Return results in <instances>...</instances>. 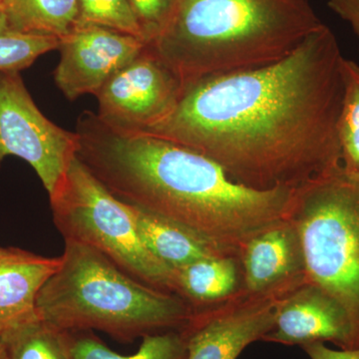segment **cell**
I'll return each mask as SVG.
<instances>
[{
	"instance_id": "obj_1",
	"label": "cell",
	"mask_w": 359,
	"mask_h": 359,
	"mask_svg": "<svg viewBox=\"0 0 359 359\" xmlns=\"http://www.w3.org/2000/svg\"><path fill=\"white\" fill-rule=\"evenodd\" d=\"M342 58L323 25L273 65L184 84L172 112L142 133L208 156L241 185L297 190L341 167Z\"/></svg>"
},
{
	"instance_id": "obj_2",
	"label": "cell",
	"mask_w": 359,
	"mask_h": 359,
	"mask_svg": "<svg viewBox=\"0 0 359 359\" xmlns=\"http://www.w3.org/2000/svg\"><path fill=\"white\" fill-rule=\"evenodd\" d=\"M76 134L78 160L112 195L179 224L224 257L240 261L252 238L292 215L295 190L241 185L176 142L111 128L90 111L78 118Z\"/></svg>"
},
{
	"instance_id": "obj_3",
	"label": "cell",
	"mask_w": 359,
	"mask_h": 359,
	"mask_svg": "<svg viewBox=\"0 0 359 359\" xmlns=\"http://www.w3.org/2000/svg\"><path fill=\"white\" fill-rule=\"evenodd\" d=\"M323 25L309 0H178L148 46L185 84L273 65Z\"/></svg>"
},
{
	"instance_id": "obj_4",
	"label": "cell",
	"mask_w": 359,
	"mask_h": 359,
	"mask_svg": "<svg viewBox=\"0 0 359 359\" xmlns=\"http://www.w3.org/2000/svg\"><path fill=\"white\" fill-rule=\"evenodd\" d=\"M60 266L37 297L40 318L65 332L98 330L121 341L181 330L193 308L136 280L98 250L65 241Z\"/></svg>"
},
{
	"instance_id": "obj_5",
	"label": "cell",
	"mask_w": 359,
	"mask_h": 359,
	"mask_svg": "<svg viewBox=\"0 0 359 359\" xmlns=\"http://www.w3.org/2000/svg\"><path fill=\"white\" fill-rule=\"evenodd\" d=\"M290 219L309 282L339 301L359 330V177L341 166L297 189Z\"/></svg>"
},
{
	"instance_id": "obj_6",
	"label": "cell",
	"mask_w": 359,
	"mask_h": 359,
	"mask_svg": "<svg viewBox=\"0 0 359 359\" xmlns=\"http://www.w3.org/2000/svg\"><path fill=\"white\" fill-rule=\"evenodd\" d=\"M49 199L65 241L89 245L136 280L176 294L175 273L144 244L131 205L112 195L77 157Z\"/></svg>"
},
{
	"instance_id": "obj_7",
	"label": "cell",
	"mask_w": 359,
	"mask_h": 359,
	"mask_svg": "<svg viewBox=\"0 0 359 359\" xmlns=\"http://www.w3.org/2000/svg\"><path fill=\"white\" fill-rule=\"evenodd\" d=\"M79 146L76 132L47 119L20 72H0V166L8 156L26 161L50 196L60 185Z\"/></svg>"
},
{
	"instance_id": "obj_8",
	"label": "cell",
	"mask_w": 359,
	"mask_h": 359,
	"mask_svg": "<svg viewBox=\"0 0 359 359\" xmlns=\"http://www.w3.org/2000/svg\"><path fill=\"white\" fill-rule=\"evenodd\" d=\"M306 282L262 292L242 287L224 301L193 308L181 328L187 342V359H238L250 344L263 340L273 330L283 297Z\"/></svg>"
},
{
	"instance_id": "obj_9",
	"label": "cell",
	"mask_w": 359,
	"mask_h": 359,
	"mask_svg": "<svg viewBox=\"0 0 359 359\" xmlns=\"http://www.w3.org/2000/svg\"><path fill=\"white\" fill-rule=\"evenodd\" d=\"M183 87L181 78L147 45L97 92V116L111 128L145 132L172 112Z\"/></svg>"
},
{
	"instance_id": "obj_10",
	"label": "cell",
	"mask_w": 359,
	"mask_h": 359,
	"mask_svg": "<svg viewBox=\"0 0 359 359\" xmlns=\"http://www.w3.org/2000/svg\"><path fill=\"white\" fill-rule=\"evenodd\" d=\"M147 44L139 37L95 25H77L60 39L54 81L70 101L101 89Z\"/></svg>"
},
{
	"instance_id": "obj_11",
	"label": "cell",
	"mask_w": 359,
	"mask_h": 359,
	"mask_svg": "<svg viewBox=\"0 0 359 359\" xmlns=\"http://www.w3.org/2000/svg\"><path fill=\"white\" fill-rule=\"evenodd\" d=\"M263 340L301 347L330 341L353 349L359 347V330L339 301L306 280L283 297L275 325Z\"/></svg>"
},
{
	"instance_id": "obj_12",
	"label": "cell",
	"mask_w": 359,
	"mask_h": 359,
	"mask_svg": "<svg viewBox=\"0 0 359 359\" xmlns=\"http://www.w3.org/2000/svg\"><path fill=\"white\" fill-rule=\"evenodd\" d=\"M240 262L243 287L249 292H266L306 278L301 238L290 219L257 233Z\"/></svg>"
},
{
	"instance_id": "obj_13",
	"label": "cell",
	"mask_w": 359,
	"mask_h": 359,
	"mask_svg": "<svg viewBox=\"0 0 359 359\" xmlns=\"http://www.w3.org/2000/svg\"><path fill=\"white\" fill-rule=\"evenodd\" d=\"M60 264V257H45L16 248L0 259V332L39 316L40 290Z\"/></svg>"
},
{
	"instance_id": "obj_14",
	"label": "cell",
	"mask_w": 359,
	"mask_h": 359,
	"mask_svg": "<svg viewBox=\"0 0 359 359\" xmlns=\"http://www.w3.org/2000/svg\"><path fill=\"white\" fill-rule=\"evenodd\" d=\"M130 205L144 244L174 273L198 259L224 257L204 240L179 224L136 205Z\"/></svg>"
},
{
	"instance_id": "obj_15",
	"label": "cell",
	"mask_w": 359,
	"mask_h": 359,
	"mask_svg": "<svg viewBox=\"0 0 359 359\" xmlns=\"http://www.w3.org/2000/svg\"><path fill=\"white\" fill-rule=\"evenodd\" d=\"M240 261L231 257L198 259L175 273L176 294L192 308L224 301L243 287Z\"/></svg>"
},
{
	"instance_id": "obj_16",
	"label": "cell",
	"mask_w": 359,
	"mask_h": 359,
	"mask_svg": "<svg viewBox=\"0 0 359 359\" xmlns=\"http://www.w3.org/2000/svg\"><path fill=\"white\" fill-rule=\"evenodd\" d=\"M11 30L25 34L62 39L79 18L78 0H2Z\"/></svg>"
},
{
	"instance_id": "obj_17",
	"label": "cell",
	"mask_w": 359,
	"mask_h": 359,
	"mask_svg": "<svg viewBox=\"0 0 359 359\" xmlns=\"http://www.w3.org/2000/svg\"><path fill=\"white\" fill-rule=\"evenodd\" d=\"M2 359H71L68 332L37 316L2 330Z\"/></svg>"
},
{
	"instance_id": "obj_18",
	"label": "cell",
	"mask_w": 359,
	"mask_h": 359,
	"mask_svg": "<svg viewBox=\"0 0 359 359\" xmlns=\"http://www.w3.org/2000/svg\"><path fill=\"white\" fill-rule=\"evenodd\" d=\"M71 359H187V342L181 330L143 337L138 351L131 355L115 353L93 332H67Z\"/></svg>"
},
{
	"instance_id": "obj_19",
	"label": "cell",
	"mask_w": 359,
	"mask_h": 359,
	"mask_svg": "<svg viewBox=\"0 0 359 359\" xmlns=\"http://www.w3.org/2000/svg\"><path fill=\"white\" fill-rule=\"evenodd\" d=\"M344 83L341 110L339 120V139L341 166L346 173L359 177V65L342 58Z\"/></svg>"
},
{
	"instance_id": "obj_20",
	"label": "cell",
	"mask_w": 359,
	"mask_h": 359,
	"mask_svg": "<svg viewBox=\"0 0 359 359\" xmlns=\"http://www.w3.org/2000/svg\"><path fill=\"white\" fill-rule=\"evenodd\" d=\"M55 37L25 34L11 30L6 16L0 18V72H20L46 52L58 49Z\"/></svg>"
},
{
	"instance_id": "obj_21",
	"label": "cell",
	"mask_w": 359,
	"mask_h": 359,
	"mask_svg": "<svg viewBox=\"0 0 359 359\" xmlns=\"http://www.w3.org/2000/svg\"><path fill=\"white\" fill-rule=\"evenodd\" d=\"M78 4L79 18L77 25L104 26L143 40L128 0H78Z\"/></svg>"
},
{
	"instance_id": "obj_22",
	"label": "cell",
	"mask_w": 359,
	"mask_h": 359,
	"mask_svg": "<svg viewBox=\"0 0 359 359\" xmlns=\"http://www.w3.org/2000/svg\"><path fill=\"white\" fill-rule=\"evenodd\" d=\"M140 27L142 39L150 45L164 29L178 0H128Z\"/></svg>"
},
{
	"instance_id": "obj_23",
	"label": "cell",
	"mask_w": 359,
	"mask_h": 359,
	"mask_svg": "<svg viewBox=\"0 0 359 359\" xmlns=\"http://www.w3.org/2000/svg\"><path fill=\"white\" fill-rule=\"evenodd\" d=\"M327 6L348 23L359 44V0H328Z\"/></svg>"
},
{
	"instance_id": "obj_24",
	"label": "cell",
	"mask_w": 359,
	"mask_h": 359,
	"mask_svg": "<svg viewBox=\"0 0 359 359\" xmlns=\"http://www.w3.org/2000/svg\"><path fill=\"white\" fill-rule=\"evenodd\" d=\"M302 348L311 359H359V347L335 351L325 346V342H313Z\"/></svg>"
},
{
	"instance_id": "obj_25",
	"label": "cell",
	"mask_w": 359,
	"mask_h": 359,
	"mask_svg": "<svg viewBox=\"0 0 359 359\" xmlns=\"http://www.w3.org/2000/svg\"><path fill=\"white\" fill-rule=\"evenodd\" d=\"M14 248H8V249H4V248H0V259H4L7 256L13 252Z\"/></svg>"
},
{
	"instance_id": "obj_26",
	"label": "cell",
	"mask_w": 359,
	"mask_h": 359,
	"mask_svg": "<svg viewBox=\"0 0 359 359\" xmlns=\"http://www.w3.org/2000/svg\"><path fill=\"white\" fill-rule=\"evenodd\" d=\"M4 358V341H2L1 332H0V359Z\"/></svg>"
},
{
	"instance_id": "obj_27",
	"label": "cell",
	"mask_w": 359,
	"mask_h": 359,
	"mask_svg": "<svg viewBox=\"0 0 359 359\" xmlns=\"http://www.w3.org/2000/svg\"><path fill=\"white\" fill-rule=\"evenodd\" d=\"M4 15V6H2V0H0V18Z\"/></svg>"
}]
</instances>
